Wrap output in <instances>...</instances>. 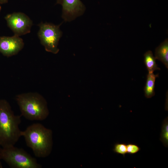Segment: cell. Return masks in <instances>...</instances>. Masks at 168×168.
Instances as JSON below:
<instances>
[{
	"label": "cell",
	"instance_id": "obj_3",
	"mask_svg": "<svg viewBox=\"0 0 168 168\" xmlns=\"http://www.w3.org/2000/svg\"><path fill=\"white\" fill-rule=\"evenodd\" d=\"M16 100L21 115L28 120L42 121L49 115L47 102L38 93L30 92L18 94L16 96Z\"/></svg>",
	"mask_w": 168,
	"mask_h": 168
},
{
	"label": "cell",
	"instance_id": "obj_18",
	"mask_svg": "<svg viewBox=\"0 0 168 168\" xmlns=\"http://www.w3.org/2000/svg\"><path fill=\"white\" fill-rule=\"evenodd\" d=\"M1 145L0 144V150L1 149Z\"/></svg>",
	"mask_w": 168,
	"mask_h": 168
},
{
	"label": "cell",
	"instance_id": "obj_17",
	"mask_svg": "<svg viewBox=\"0 0 168 168\" xmlns=\"http://www.w3.org/2000/svg\"><path fill=\"white\" fill-rule=\"evenodd\" d=\"M1 4H0V12L1 10Z\"/></svg>",
	"mask_w": 168,
	"mask_h": 168
},
{
	"label": "cell",
	"instance_id": "obj_16",
	"mask_svg": "<svg viewBox=\"0 0 168 168\" xmlns=\"http://www.w3.org/2000/svg\"><path fill=\"white\" fill-rule=\"evenodd\" d=\"M1 159H0V168H2V166L1 161Z\"/></svg>",
	"mask_w": 168,
	"mask_h": 168
},
{
	"label": "cell",
	"instance_id": "obj_1",
	"mask_svg": "<svg viewBox=\"0 0 168 168\" xmlns=\"http://www.w3.org/2000/svg\"><path fill=\"white\" fill-rule=\"evenodd\" d=\"M21 116L15 114L7 100H0V144L2 147L14 146L21 136L19 128Z\"/></svg>",
	"mask_w": 168,
	"mask_h": 168
},
{
	"label": "cell",
	"instance_id": "obj_7",
	"mask_svg": "<svg viewBox=\"0 0 168 168\" xmlns=\"http://www.w3.org/2000/svg\"><path fill=\"white\" fill-rule=\"evenodd\" d=\"M57 4L62 7V17L65 21H70L82 15L85 7L80 0H57Z\"/></svg>",
	"mask_w": 168,
	"mask_h": 168
},
{
	"label": "cell",
	"instance_id": "obj_14",
	"mask_svg": "<svg viewBox=\"0 0 168 168\" xmlns=\"http://www.w3.org/2000/svg\"><path fill=\"white\" fill-rule=\"evenodd\" d=\"M127 152L130 154H136L141 150L140 147L134 143H128L126 144Z\"/></svg>",
	"mask_w": 168,
	"mask_h": 168
},
{
	"label": "cell",
	"instance_id": "obj_4",
	"mask_svg": "<svg viewBox=\"0 0 168 168\" xmlns=\"http://www.w3.org/2000/svg\"><path fill=\"white\" fill-rule=\"evenodd\" d=\"M0 159L11 168H41L35 158L23 149L14 146L2 147L0 150Z\"/></svg>",
	"mask_w": 168,
	"mask_h": 168
},
{
	"label": "cell",
	"instance_id": "obj_9",
	"mask_svg": "<svg viewBox=\"0 0 168 168\" xmlns=\"http://www.w3.org/2000/svg\"><path fill=\"white\" fill-rule=\"evenodd\" d=\"M155 58L168 68V40L166 39L155 49Z\"/></svg>",
	"mask_w": 168,
	"mask_h": 168
},
{
	"label": "cell",
	"instance_id": "obj_2",
	"mask_svg": "<svg viewBox=\"0 0 168 168\" xmlns=\"http://www.w3.org/2000/svg\"><path fill=\"white\" fill-rule=\"evenodd\" d=\"M53 133L42 124H33L21 132L26 145L31 148L35 156L44 158L51 153L53 145Z\"/></svg>",
	"mask_w": 168,
	"mask_h": 168
},
{
	"label": "cell",
	"instance_id": "obj_11",
	"mask_svg": "<svg viewBox=\"0 0 168 168\" xmlns=\"http://www.w3.org/2000/svg\"><path fill=\"white\" fill-rule=\"evenodd\" d=\"M156 59L150 50L146 52L144 54V63L148 73H152L155 70H160L156 63Z\"/></svg>",
	"mask_w": 168,
	"mask_h": 168
},
{
	"label": "cell",
	"instance_id": "obj_15",
	"mask_svg": "<svg viewBox=\"0 0 168 168\" xmlns=\"http://www.w3.org/2000/svg\"><path fill=\"white\" fill-rule=\"evenodd\" d=\"M8 0H0V4H2L7 3Z\"/></svg>",
	"mask_w": 168,
	"mask_h": 168
},
{
	"label": "cell",
	"instance_id": "obj_12",
	"mask_svg": "<svg viewBox=\"0 0 168 168\" xmlns=\"http://www.w3.org/2000/svg\"><path fill=\"white\" fill-rule=\"evenodd\" d=\"M160 140L164 146L167 147L168 146V119L166 117L162 122Z\"/></svg>",
	"mask_w": 168,
	"mask_h": 168
},
{
	"label": "cell",
	"instance_id": "obj_6",
	"mask_svg": "<svg viewBox=\"0 0 168 168\" xmlns=\"http://www.w3.org/2000/svg\"><path fill=\"white\" fill-rule=\"evenodd\" d=\"M5 19L8 27L14 35L19 36L30 33L33 25L31 19L22 12H14L7 14Z\"/></svg>",
	"mask_w": 168,
	"mask_h": 168
},
{
	"label": "cell",
	"instance_id": "obj_13",
	"mask_svg": "<svg viewBox=\"0 0 168 168\" xmlns=\"http://www.w3.org/2000/svg\"><path fill=\"white\" fill-rule=\"evenodd\" d=\"M113 150L114 152L125 157L127 153L126 144L124 143H116L114 144Z\"/></svg>",
	"mask_w": 168,
	"mask_h": 168
},
{
	"label": "cell",
	"instance_id": "obj_10",
	"mask_svg": "<svg viewBox=\"0 0 168 168\" xmlns=\"http://www.w3.org/2000/svg\"><path fill=\"white\" fill-rule=\"evenodd\" d=\"M159 74L155 75L153 72L148 73L147 76V80L144 87V95L147 98H150L155 95V82Z\"/></svg>",
	"mask_w": 168,
	"mask_h": 168
},
{
	"label": "cell",
	"instance_id": "obj_8",
	"mask_svg": "<svg viewBox=\"0 0 168 168\" xmlns=\"http://www.w3.org/2000/svg\"><path fill=\"white\" fill-rule=\"evenodd\" d=\"M24 43L19 36H0V53L10 57L17 54L23 48Z\"/></svg>",
	"mask_w": 168,
	"mask_h": 168
},
{
	"label": "cell",
	"instance_id": "obj_5",
	"mask_svg": "<svg viewBox=\"0 0 168 168\" xmlns=\"http://www.w3.org/2000/svg\"><path fill=\"white\" fill-rule=\"evenodd\" d=\"M60 25H56L51 23L41 22L38 25V37L41 44L48 52L56 54L59 51L58 46L62 35L60 29Z\"/></svg>",
	"mask_w": 168,
	"mask_h": 168
}]
</instances>
